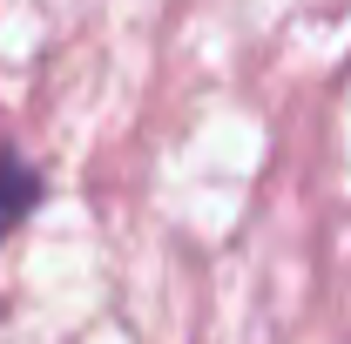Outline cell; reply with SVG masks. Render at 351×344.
<instances>
[{"label":"cell","instance_id":"6da1fadb","mask_svg":"<svg viewBox=\"0 0 351 344\" xmlns=\"http://www.w3.org/2000/svg\"><path fill=\"white\" fill-rule=\"evenodd\" d=\"M41 196H47L41 162H27L21 149H0V250H7V236H14L27 216L41 210Z\"/></svg>","mask_w":351,"mask_h":344}]
</instances>
